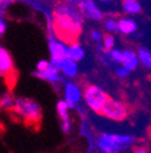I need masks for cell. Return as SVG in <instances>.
Returning a JSON list of instances; mask_svg holds the SVG:
<instances>
[{"instance_id":"cell-8","label":"cell","mask_w":151,"mask_h":153,"mask_svg":"<svg viewBox=\"0 0 151 153\" xmlns=\"http://www.w3.org/2000/svg\"><path fill=\"white\" fill-rule=\"evenodd\" d=\"M63 95L64 100L68 101L71 107H75V105L79 103L84 97V92L81 91L79 85L75 83H65L63 88Z\"/></svg>"},{"instance_id":"cell-4","label":"cell","mask_w":151,"mask_h":153,"mask_svg":"<svg viewBox=\"0 0 151 153\" xmlns=\"http://www.w3.org/2000/svg\"><path fill=\"white\" fill-rule=\"evenodd\" d=\"M84 99L86 105L94 112L100 113L102 107L109 99L108 94L98 85H87L84 91Z\"/></svg>"},{"instance_id":"cell-27","label":"cell","mask_w":151,"mask_h":153,"mask_svg":"<svg viewBox=\"0 0 151 153\" xmlns=\"http://www.w3.org/2000/svg\"><path fill=\"white\" fill-rule=\"evenodd\" d=\"M97 50H98L99 52H104V51H106V50H105V46H104V44H103V43L97 45Z\"/></svg>"},{"instance_id":"cell-5","label":"cell","mask_w":151,"mask_h":153,"mask_svg":"<svg viewBox=\"0 0 151 153\" xmlns=\"http://www.w3.org/2000/svg\"><path fill=\"white\" fill-rule=\"evenodd\" d=\"M128 107L121 101L114 100V99H108L104 106L100 109V113L103 117L110 119V120H115V122H121L127 118L128 116Z\"/></svg>"},{"instance_id":"cell-15","label":"cell","mask_w":151,"mask_h":153,"mask_svg":"<svg viewBox=\"0 0 151 153\" xmlns=\"http://www.w3.org/2000/svg\"><path fill=\"white\" fill-rule=\"evenodd\" d=\"M68 57L76 62H80L85 57L84 48L78 43H70L69 48H68Z\"/></svg>"},{"instance_id":"cell-24","label":"cell","mask_w":151,"mask_h":153,"mask_svg":"<svg viewBox=\"0 0 151 153\" xmlns=\"http://www.w3.org/2000/svg\"><path fill=\"white\" fill-rule=\"evenodd\" d=\"M91 39L93 42H96V43H99L100 40H103V34L100 32H98V30H93L91 33Z\"/></svg>"},{"instance_id":"cell-14","label":"cell","mask_w":151,"mask_h":153,"mask_svg":"<svg viewBox=\"0 0 151 153\" xmlns=\"http://www.w3.org/2000/svg\"><path fill=\"white\" fill-rule=\"evenodd\" d=\"M119 32L126 35L134 34L137 32V23L129 17H122L119 21Z\"/></svg>"},{"instance_id":"cell-1","label":"cell","mask_w":151,"mask_h":153,"mask_svg":"<svg viewBox=\"0 0 151 153\" xmlns=\"http://www.w3.org/2000/svg\"><path fill=\"white\" fill-rule=\"evenodd\" d=\"M54 34L63 42H69L75 38L82 27V12L73 4H61L54 10L53 20Z\"/></svg>"},{"instance_id":"cell-28","label":"cell","mask_w":151,"mask_h":153,"mask_svg":"<svg viewBox=\"0 0 151 153\" xmlns=\"http://www.w3.org/2000/svg\"><path fill=\"white\" fill-rule=\"evenodd\" d=\"M136 152H139V153H145V152H147V149H145V148H138V149H134Z\"/></svg>"},{"instance_id":"cell-13","label":"cell","mask_w":151,"mask_h":153,"mask_svg":"<svg viewBox=\"0 0 151 153\" xmlns=\"http://www.w3.org/2000/svg\"><path fill=\"white\" fill-rule=\"evenodd\" d=\"M61 72L65 76H68V78H75V76L78 75V72H79L78 62L69 59V57H67V59L63 61V63H62Z\"/></svg>"},{"instance_id":"cell-16","label":"cell","mask_w":151,"mask_h":153,"mask_svg":"<svg viewBox=\"0 0 151 153\" xmlns=\"http://www.w3.org/2000/svg\"><path fill=\"white\" fill-rule=\"evenodd\" d=\"M138 57H139V62L143 67L147 68V69H151V51L147 49V48H139L138 50Z\"/></svg>"},{"instance_id":"cell-30","label":"cell","mask_w":151,"mask_h":153,"mask_svg":"<svg viewBox=\"0 0 151 153\" xmlns=\"http://www.w3.org/2000/svg\"><path fill=\"white\" fill-rule=\"evenodd\" d=\"M123 1H125V0H123Z\"/></svg>"},{"instance_id":"cell-26","label":"cell","mask_w":151,"mask_h":153,"mask_svg":"<svg viewBox=\"0 0 151 153\" xmlns=\"http://www.w3.org/2000/svg\"><path fill=\"white\" fill-rule=\"evenodd\" d=\"M12 1H15V0H1V12L4 11L5 6H6V5H9V4H10V3H12Z\"/></svg>"},{"instance_id":"cell-25","label":"cell","mask_w":151,"mask_h":153,"mask_svg":"<svg viewBox=\"0 0 151 153\" xmlns=\"http://www.w3.org/2000/svg\"><path fill=\"white\" fill-rule=\"evenodd\" d=\"M5 32H6V23H5V21L1 18V20H0V34L3 35Z\"/></svg>"},{"instance_id":"cell-29","label":"cell","mask_w":151,"mask_h":153,"mask_svg":"<svg viewBox=\"0 0 151 153\" xmlns=\"http://www.w3.org/2000/svg\"><path fill=\"white\" fill-rule=\"evenodd\" d=\"M99 1H102V3H110L111 0H99Z\"/></svg>"},{"instance_id":"cell-20","label":"cell","mask_w":151,"mask_h":153,"mask_svg":"<svg viewBox=\"0 0 151 153\" xmlns=\"http://www.w3.org/2000/svg\"><path fill=\"white\" fill-rule=\"evenodd\" d=\"M103 44H104L106 51L112 50V49H114V46H115V38L112 36L111 34L104 35V36H103Z\"/></svg>"},{"instance_id":"cell-11","label":"cell","mask_w":151,"mask_h":153,"mask_svg":"<svg viewBox=\"0 0 151 153\" xmlns=\"http://www.w3.org/2000/svg\"><path fill=\"white\" fill-rule=\"evenodd\" d=\"M59 72L61 69H58L56 66H53L52 63L48 66V68L44 72H39V71H36L34 73V75H36L37 78H41L44 80H47L52 84H56L58 80H61V75H59Z\"/></svg>"},{"instance_id":"cell-3","label":"cell","mask_w":151,"mask_h":153,"mask_svg":"<svg viewBox=\"0 0 151 153\" xmlns=\"http://www.w3.org/2000/svg\"><path fill=\"white\" fill-rule=\"evenodd\" d=\"M12 109L17 116H20L29 125H37L43 117V111L40 105L32 99H26V97L16 99Z\"/></svg>"},{"instance_id":"cell-22","label":"cell","mask_w":151,"mask_h":153,"mask_svg":"<svg viewBox=\"0 0 151 153\" xmlns=\"http://www.w3.org/2000/svg\"><path fill=\"white\" fill-rule=\"evenodd\" d=\"M115 73H116V75L119 76V78H127L128 76V74L130 73L123 65H121V66H119V67H116V69H115Z\"/></svg>"},{"instance_id":"cell-21","label":"cell","mask_w":151,"mask_h":153,"mask_svg":"<svg viewBox=\"0 0 151 153\" xmlns=\"http://www.w3.org/2000/svg\"><path fill=\"white\" fill-rule=\"evenodd\" d=\"M105 28L108 32H119V22L114 18H110L105 22Z\"/></svg>"},{"instance_id":"cell-7","label":"cell","mask_w":151,"mask_h":153,"mask_svg":"<svg viewBox=\"0 0 151 153\" xmlns=\"http://www.w3.org/2000/svg\"><path fill=\"white\" fill-rule=\"evenodd\" d=\"M0 73H1V76L5 79L11 78L15 74L12 57L5 48L0 49Z\"/></svg>"},{"instance_id":"cell-23","label":"cell","mask_w":151,"mask_h":153,"mask_svg":"<svg viewBox=\"0 0 151 153\" xmlns=\"http://www.w3.org/2000/svg\"><path fill=\"white\" fill-rule=\"evenodd\" d=\"M51 65V61H46V60H40L36 63V71L39 72H44L48 68V66Z\"/></svg>"},{"instance_id":"cell-19","label":"cell","mask_w":151,"mask_h":153,"mask_svg":"<svg viewBox=\"0 0 151 153\" xmlns=\"http://www.w3.org/2000/svg\"><path fill=\"white\" fill-rule=\"evenodd\" d=\"M110 53V57L114 63H117V65H122V60H123V51L119 50V49H112L109 51Z\"/></svg>"},{"instance_id":"cell-17","label":"cell","mask_w":151,"mask_h":153,"mask_svg":"<svg viewBox=\"0 0 151 153\" xmlns=\"http://www.w3.org/2000/svg\"><path fill=\"white\" fill-rule=\"evenodd\" d=\"M122 7H123V11L128 15H138L141 10V6L138 0H125Z\"/></svg>"},{"instance_id":"cell-2","label":"cell","mask_w":151,"mask_h":153,"mask_svg":"<svg viewBox=\"0 0 151 153\" xmlns=\"http://www.w3.org/2000/svg\"><path fill=\"white\" fill-rule=\"evenodd\" d=\"M134 142V137L130 135H119V134L103 132L97 137L96 145L100 152L117 153L126 151Z\"/></svg>"},{"instance_id":"cell-12","label":"cell","mask_w":151,"mask_h":153,"mask_svg":"<svg viewBox=\"0 0 151 153\" xmlns=\"http://www.w3.org/2000/svg\"><path fill=\"white\" fill-rule=\"evenodd\" d=\"M122 65L129 71L133 72L138 68V66L140 65L139 62V57L138 53L132 51V50H123V60H122Z\"/></svg>"},{"instance_id":"cell-10","label":"cell","mask_w":151,"mask_h":153,"mask_svg":"<svg viewBox=\"0 0 151 153\" xmlns=\"http://www.w3.org/2000/svg\"><path fill=\"white\" fill-rule=\"evenodd\" d=\"M73 108L71 105L65 101V100H61L57 102V113L62 120V130L68 134L70 131L71 128V123H70V118H69V109Z\"/></svg>"},{"instance_id":"cell-9","label":"cell","mask_w":151,"mask_h":153,"mask_svg":"<svg viewBox=\"0 0 151 153\" xmlns=\"http://www.w3.org/2000/svg\"><path fill=\"white\" fill-rule=\"evenodd\" d=\"M79 7H80V11L82 12V15L89 17L91 20L99 21L103 18V12L100 11L98 5L94 3L93 0H82L79 4Z\"/></svg>"},{"instance_id":"cell-18","label":"cell","mask_w":151,"mask_h":153,"mask_svg":"<svg viewBox=\"0 0 151 153\" xmlns=\"http://www.w3.org/2000/svg\"><path fill=\"white\" fill-rule=\"evenodd\" d=\"M15 102H16V100L13 99V96H12L10 92L3 95V97H1V106H3L5 109H11V108H13Z\"/></svg>"},{"instance_id":"cell-6","label":"cell","mask_w":151,"mask_h":153,"mask_svg":"<svg viewBox=\"0 0 151 153\" xmlns=\"http://www.w3.org/2000/svg\"><path fill=\"white\" fill-rule=\"evenodd\" d=\"M68 48L63 40H58L57 38L50 36L48 38V49H50V56H51V63L56 66L58 69H61L63 61L68 57Z\"/></svg>"}]
</instances>
